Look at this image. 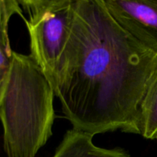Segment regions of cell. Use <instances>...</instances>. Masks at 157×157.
Returning <instances> with one entry per match:
<instances>
[{
    "instance_id": "obj_2",
    "label": "cell",
    "mask_w": 157,
    "mask_h": 157,
    "mask_svg": "<svg viewBox=\"0 0 157 157\" xmlns=\"http://www.w3.org/2000/svg\"><path fill=\"white\" fill-rule=\"evenodd\" d=\"M55 92L31 55L12 52L2 81L0 121L8 157H35L52 136Z\"/></svg>"
},
{
    "instance_id": "obj_3",
    "label": "cell",
    "mask_w": 157,
    "mask_h": 157,
    "mask_svg": "<svg viewBox=\"0 0 157 157\" xmlns=\"http://www.w3.org/2000/svg\"><path fill=\"white\" fill-rule=\"evenodd\" d=\"M18 2L29 15L25 23L30 37V55L52 85L71 32L75 0H21Z\"/></svg>"
},
{
    "instance_id": "obj_4",
    "label": "cell",
    "mask_w": 157,
    "mask_h": 157,
    "mask_svg": "<svg viewBox=\"0 0 157 157\" xmlns=\"http://www.w3.org/2000/svg\"><path fill=\"white\" fill-rule=\"evenodd\" d=\"M113 19L157 53V0H103Z\"/></svg>"
},
{
    "instance_id": "obj_5",
    "label": "cell",
    "mask_w": 157,
    "mask_h": 157,
    "mask_svg": "<svg viewBox=\"0 0 157 157\" xmlns=\"http://www.w3.org/2000/svg\"><path fill=\"white\" fill-rule=\"evenodd\" d=\"M91 134L71 129L66 132L53 157H130L122 148L97 147Z\"/></svg>"
},
{
    "instance_id": "obj_1",
    "label": "cell",
    "mask_w": 157,
    "mask_h": 157,
    "mask_svg": "<svg viewBox=\"0 0 157 157\" xmlns=\"http://www.w3.org/2000/svg\"><path fill=\"white\" fill-rule=\"evenodd\" d=\"M157 53L126 32L103 0H75L71 32L52 87L73 129L140 134Z\"/></svg>"
},
{
    "instance_id": "obj_6",
    "label": "cell",
    "mask_w": 157,
    "mask_h": 157,
    "mask_svg": "<svg viewBox=\"0 0 157 157\" xmlns=\"http://www.w3.org/2000/svg\"><path fill=\"white\" fill-rule=\"evenodd\" d=\"M140 131L146 139H157V71L141 104Z\"/></svg>"
},
{
    "instance_id": "obj_7",
    "label": "cell",
    "mask_w": 157,
    "mask_h": 157,
    "mask_svg": "<svg viewBox=\"0 0 157 157\" xmlns=\"http://www.w3.org/2000/svg\"><path fill=\"white\" fill-rule=\"evenodd\" d=\"M18 14L21 18L26 21L23 15L22 10L20 7L18 1L16 0H0V44L9 54L12 55V52L9 38V22L11 17Z\"/></svg>"
},
{
    "instance_id": "obj_9",
    "label": "cell",
    "mask_w": 157,
    "mask_h": 157,
    "mask_svg": "<svg viewBox=\"0 0 157 157\" xmlns=\"http://www.w3.org/2000/svg\"><path fill=\"white\" fill-rule=\"evenodd\" d=\"M1 98H2V82L0 81V102H1Z\"/></svg>"
},
{
    "instance_id": "obj_8",
    "label": "cell",
    "mask_w": 157,
    "mask_h": 157,
    "mask_svg": "<svg viewBox=\"0 0 157 157\" xmlns=\"http://www.w3.org/2000/svg\"><path fill=\"white\" fill-rule=\"evenodd\" d=\"M12 55L8 53L6 49L0 44V81L1 82L5 78L7 72L9 71Z\"/></svg>"
}]
</instances>
